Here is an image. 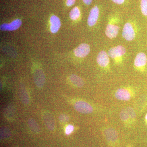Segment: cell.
I'll return each mask as SVG.
<instances>
[{
    "label": "cell",
    "instance_id": "6da1fadb",
    "mask_svg": "<svg viewBox=\"0 0 147 147\" xmlns=\"http://www.w3.org/2000/svg\"><path fill=\"white\" fill-rule=\"evenodd\" d=\"M119 21L118 17L115 15L110 16L109 18L105 30V35L108 38L113 39L117 36L120 30Z\"/></svg>",
    "mask_w": 147,
    "mask_h": 147
},
{
    "label": "cell",
    "instance_id": "7a4b0ae2",
    "mask_svg": "<svg viewBox=\"0 0 147 147\" xmlns=\"http://www.w3.org/2000/svg\"><path fill=\"white\" fill-rule=\"evenodd\" d=\"M126 53V49L122 45H119L110 48L108 51V55L111 59L116 62L122 61Z\"/></svg>",
    "mask_w": 147,
    "mask_h": 147
},
{
    "label": "cell",
    "instance_id": "3957f363",
    "mask_svg": "<svg viewBox=\"0 0 147 147\" xmlns=\"http://www.w3.org/2000/svg\"><path fill=\"white\" fill-rule=\"evenodd\" d=\"M136 31L133 25L127 22L124 26L122 30V36L127 41H131L135 38Z\"/></svg>",
    "mask_w": 147,
    "mask_h": 147
},
{
    "label": "cell",
    "instance_id": "277c9868",
    "mask_svg": "<svg viewBox=\"0 0 147 147\" xmlns=\"http://www.w3.org/2000/svg\"><path fill=\"white\" fill-rule=\"evenodd\" d=\"M74 109L79 112L84 114H90L93 111L92 105L86 101L79 100L76 101L74 104Z\"/></svg>",
    "mask_w": 147,
    "mask_h": 147
},
{
    "label": "cell",
    "instance_id": "5b68a950",
    "mask_svg": "<svg viewBox=\"0 0 147 147\" xmlns=\"http://www.w3.org/2000/svg\"><path fill=\"white\" fill-rule=\"evenodd\" d=\"M100 15V9L97 5L92 8L88 19V25L90 27L95 26L97 23Z\"/></svg>",
    "mask_w": 147,
    "mask_h": 147
},
{
    "label": "cell",
    "instance_id": "8992f818",
    "mask_svg": "<svg viewBox=\"0 0 147 147\" xmlns=\"http://www.w3.org/2000/svg\"><path fill=\"white\" fill-rule=\"evenodd\" d=\"M147 55L144 53H139L136 56L134 61V65L136 68L142 70L146 65Z\"/></svg>",
    "mask_w": 147,
    "mask_h": 147
},
{
    "label": "cell",
    "instance_id": "52a82bcc",
    "mask_svg": "<svg viewBox=\"0 0 147 147\" xmlns=\"http://www.w3.org/2000/svg\"><path fill=\"white\" fill-rule=\"evenodd\" d=\"M90 51L89 45L86 43H82L74 50V53L76 57L79 58H84L88 55Z\"/></svg>",
    "mask_w": 147,
    "mask_h": 147
},
{
    "label": "cell",
    "instance_id": "ba28073f",
    "mask_svg": "<svg viewBox=\"0 0 147 147\" xmlns=\"http://www.w3.org/2000/svg\"><path fill=\"white\" fill-rule=\"evenodd\" d=\"M110 57L108 56V53L105 51H101L99 52L96 58V61L98 65L103 67H108L110 63Z\"/></svg>",
    "mask_w": 147,
    "mask_h": 147
},
{
    "label": "cell",
    "instance_id": "9c48e42d",
    "mask_svg": "<svg viewBox=\"0 0 147 147\" xmlns=\"http://www.w3.org/2000/svg\"><path fill=\"white\" fill-rule=\"evenodd\" d=\"M42 119L47 128L50 131L54 130L55 123V119L53 115L49 112H46L42 115Z\"/></svg>",
    "mask_w": 147,
    "mask_h": 147
},
{
    "label": "cell",
    "instance_id": "30bf717a",
    "mask_svg": "<svg viewBox=\"0 0 147 147\" xmlns=\"http://www.w3.org/2000/svg\"><path fill=\"white\" fill-rule=\"evenodd\" d=\"M22 21L19 19H16L10 24H4L1 25L0 29L2 31H13L21 26Z\"/></svg>",
    "mask_w": 147,
    "mask_h": 147
},
{
    "label": "cell",
    "instance_id": "8fae6325",
    "mask_svg": "<svg viewBox=\"0 0 147 147\" xmlns=\"http://www.w3.org/2000/svg\"><path fill=\"white\" fill-rule=\"evenodd\" d=\"M115 96L118 100L123 101L129 100L131 97V93L128 90L125 88L119 89L116 91Z\"/></svg>",
    "mask_w": 147,
    "mask_h": 147
},
{
    "label": "cell",
    "instance_id": "7c38bea8",
    "mask_svg": "<svg viewBox=\"0 0 147 147\" xmlns=\"http://www.w3.org/2000/svg\"><path fill=\"white\" fill-rule=\"evenodd\" d=\"M35 83L38 88H41L45 83V76L41 69H37L34 73Z\"/></svg>",
    "mask_w": 147,
    "mask_h": 147
},
{
    "label": "cell",
    "instance_id": "4fadbf2b",
    "mask_svg": "<svg viewBox=\"0 0 147 147\" xmlns=\"http://www.w3.org/2000/svg\"><path fill=\"white\" fill-rule=\"evenodd\" d=\"M50 31L53 33L57 32L61 26V23L59 18L57 16L53 15L50 18Z\"/></svg>",
    "mask_w": 147,
    "mask_h": 147
},
{
    "label": "cell",
    "instance_id": "5bb4252c",
    "mask_svg": "<svg viewBox=\"0 0 147 147\" xmlns=\"http://www.w3.org/2000/svg\"><path fill=\"white\" fill-rule=\"evenodd\" d=\"M70 81L73 85L78 88H82L84 85L83 79L75 74H72L69 77Z\"/></svg>",
    "mask_w": 147,
    "mask_h": 147
},
{
    "label": "cell",
    "instance_id": "9a60e30c",
    "mask_svg": "<svg viewBox=\"0 0 147 147\" xmlns=\"http://www.w3.org/2000/svg\"><path fill=\"white\" fill-rule=\"evenodd\" d=\"M28 123L29 126L32 131L36 133H39L40 131V128L39 125L34 119L32 118L29 119Z\"/></svg>",
    "mask_w": 147,
    "mask_h": 147
},
{
    "label": "cell",
    "instance_id": "2e32d148",
    "mask_svg": "<svg viewBox=\"0 0 147 147\" xmlns=\"http://www.w3.org/2000/svg\"><path fill=\"white\" fill-rule=\"evenodd\" d=\"M20 98L21 101L25 105H28L30 102L28 94L26 89L21 88L20 91Z\"/></svg>",
    "mask_w": 147,
    "mask_h": 147
},
{
    "label": "cell",
    "instance_id": "e0dca14e",
    "mask_svg": "<svg viewBox=\"0 0 147 147\" xmlns=\"http://www.w3.org/2000/svg\"><path fill=\"white\" fill-rule=\"evenodd\" d=\"M81 16L80 9L77 7H75L70 11L69 13V17L72 20H77Z\"/></svg>",
    "mask_w": 147,
    "mask_h": 147
},
{
    "label": "cell",
    "instance_id": "ac0fdd59",
    "mask_svg": "<svg viewBox=\"0 0 147 147\" xmlns=\"http://www.w3.org/2000/svg\"><path fill=\"white\" fill-rule=\"evenodd\" d=\"M105 135L108 140L112 141V142L116 141L117 138V132L114 129H108L106 131Z\"/></svg>",
    "mask_w": 147,
    "mask_h": 147
},
{
    "label": "cell",
    "instance_id": "d6986e66",
    "mask_svg": "<svg viewBox=\"0 0 147 147\" xmlns=\"http://www.w3.org/2000/svg\"><path fill=\"white\" fill-rule=\"evenodd\" d=\"M140 9L141 12L145 16H147V0H141Z\"/></svg>",
    "mask_w": 147,
    "mask_h": 147
},
{
    "label": "cell",
    "instance_id": "ffe728a7",
    "mask_svg": "<svg viewBox=\"0 0 147 147\" xmlns=\"http://www.w3.org/2000/svg\"><path fill=\"white\" fill-rule=\"evenodd\" d=\"M120 117L122 121L124 122L127 123L130 119V117L127 112L126 109L123 110L120 114Z\"/></svg>",
    "mask_w": 147,
    "mask_h": 147
},
{
    "label": "cell",
    "instance_id": "44dd1931",
    "mask_svg": "<svg viewBox=\"0 0 147 147\" xmlns=\"http://www.w3.org/2000/svg\"><path fill=\"white\" fill-rule=\"evenodd\" d=\"M10 135V131L8 129L4 128L1 129V139H5L9 137Z\"/></svg>",
    "mask_w": 147,
    "mask_h": 147
},
{
    "label": "cell",
    "instance_id": "7402d4cb",
    "mask_svg": "<svg viewBox=\"0 0 147 147\" xmlns=\"http://www.w3.org/2000/svg\"><path fill=\"white\" fill-rule=\"evenodd\" d=\"M127 112L128 113L130 119H134L136 118V115L134 110L130 107H128L126 109Z\"/></svg>",
    "mask_w": 147,
    "mask_h": 147
},
{
    "label": "cell",
    "instance_id": "603a6c76",
    "mask_svg": "<svg viewBox=\"0 0 147 147\" xmlns=\"http://www.w3.org/2000/svg\"><path fill=\"white\" fill-rule=\"evenodd\" d=\"M59 119L63 123L67 122L68 121L69 118L67 115H61L59 117Z\"/></svg>",
    "mask_w": 147,
    "mask_h": 147
},
{
    "label": "cell",
    "instance_id": "cb8c5ba5",
    "mask_svg": "<svg viewBox=\"0 0 147 147\" xmlns=\"http://www.w3.org/2000/svg\"><path fill=\"white\" fill-rule=\"evenodd\" d=\"M74 129V127L73 125H69L68 126H67L65 129V134L67 135H69V134H71L72 131Z\"/></svg>",
    "mask_w": 147,
    "mask_h": 147
},
{
    "label": "cell",
    "instance_id": "d4e9b609",
    "mask_svg": "<svg viewBox=\"0 0 147 147\" xmlns=\"http://www.w3.org/2000/svg\"><path fill=\"white\" fill-rule=\"evenodd\" d=\"M76 0H66V5L70 7L74 5L75 3Z\"/></svg>",
    "mask_w": 147,
    "mask_h": 147
},
{
    "label": "cell",
    "instance_id": "484cf974",
    "mask_svg": "<svg viewBox=\"0 0 147 147\" xmlns=\"http://www.w3.org/2000/svg\"><path fill=\"white\" fill-rule=\"evenodd\" d=\"M112 1L117 4L122 5L124 3L125 0H112Z\"/></svg>",
    "mask_w": 147,
    "mask_h": 147
},
{
    "label": "cell",
    "instance_id": "4316f807",
    "mask_svg": "<svg viewBox=\"0 0 147 147\" xmlns=\"http://www.w3.org/2000/svg\"><path fill=\"white\" fill-rule=\"evenodd\" d=\"M83 2L86 5H90L92 3L93 0H83Z\"/></svg>",
    "mask_w": 147,
    "mask_h": 147
},
{
    "label": "cell",
    "instance_id": "83f0119b",
    "mask_svg": "<svg viewBox=\"0 0 147 147\" xmlns=\"http://www.w3.org/2000/svg\"><path fill=\"white\" fill-rule=\"evenodd\" d=\"M145 119H146V122L147 123V114L146 115V117H145Z\"/></svg>",
    "mask_w": 147,
    "mask_h": 147
}]
</instances>
